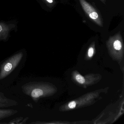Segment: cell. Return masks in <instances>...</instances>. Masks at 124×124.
<instances>
[{"label": "cell", "mask_w": 124, "mask_h": 124, "mask_svg": "<svg viewBox=\"0 0 124 124\" xmlns=\"http://www.w3.org/2000/svg\"><path fill=\"white\" fill-rule=\"evenodd\" d=\"M100 1H101V2L103 3L104 4H106V0H99Z\"/></svg>", "instance_id": "10"}, {"label": "cell", "mask_w": 124, "mask_h": 124, "mask_svg": "<svg viewBox=\"0 0 124 124\" xmlns=\"http://www.w3.org/2000/svg\"><path fill=\"white\" fill-rule=\"evenodd\" d=\"M94 53V48L93 46L90 47L88 50V55L90 57H92Z\"/></svg>", "instance_id": "8"}, {"label": "cell", "mask_w": 124, "mask_h": 124, "mask_svg": "<svg viewBox=\"0 0 124 124\" xmlns=\"http://www.w3.org/2000/svg\"><path fill=\"white\" fill-rule=\"evenodd\" d=\"M76 103L75 101H72L69 103L68 106L70 108L73 109L76 107Z\"/></svg>", "instance_id": "9"}, {"label": "cell", "mask_w": 124, "mask_h": 124, "mask_svg": "<svg viewBox=\"0 0 124 124\" xmlns=\"http://www.w3.org/2000/svg\"><path fill=\"white\" fill-rule=\"evenodd\" d=\"M23 93L30 96L34 101L40 98L47 95L50 92L48 87L41 83L31 82L22 87Z\"/></svg>", "instance_id": "1"}, {"label": "cell", "mask_w": 124, "mask_h": 124, "mask_svg": "<svg viewBox=\"0 0 124 124\" xmlns=\"http://www.w3.org/2000/svg\"><path fill=\"white\" fill-rule=\"evenodd\" d=\"M15 27L13 24H8L3 22L0 23V40H6L11 31Z\"/></svg>", "instance_id": "4"}, {"label": "cell", "mask_w": 124, "mask_h": 124, "mask_svg": "<svg viewBox=\"0 0 124 124\" xmlns=\"http://www.w3.org/2000/svg\"><path fill=\"white\" fill-rule=\"evenodd\" d=\"M17 113V111L10 109H0V120L10 116Z\"/></svg>", "instance_id": "5"}, {"label": "cell", "mask_w": 124, "mask_h": 124, "mask_svg": "<svg viewBox=\"0 0 124 124\" xmlns=\"http://www.w3.org/2000/svg\"><path fill=\"white\" fill-rule=\"evenodd\" d=\"M22 52H20L10 57L1 66L0 71V80L4 79L17 67L22 59Z\"/></svg>", "instance_id": "2"}, {"label": "cell", "mask_w": 124, "mask_h": 124, "mask_svg": "<svg viewBox=\"0 0 124 124\" xmlns=\"http://www.w3.org/2000/svg\"><path fill=\"white\" fill-rule=\"evenodd\" d=\"M43 1L50 8L53 7L56 3L55 0H43Z\"/></svg>", "instance_id": "6"}, {"label": "cell", "mask_w": 124, "mask_h": 124, "mask_svg": "<svg viewBox=\"0 0 124 124\" xmlns=\"http://www.w3.org/2000/svg\"><path fill=\"white\" fill-rule=\"evenodd\" d=\"M79 1L83 10L91 21L99 26L103 27V19L98 10L86 0H79Z\"/></svg>", "instance_id": "3"}, {"label": "cell", "mask_w": 124, "mask_h": 124, "mask_svg": "<svg viewBox=\"0 0 124 124\" xmlns=\"http://www.w3.org/2000/svg\"><path fill=\"white\" fill-rule=\"evenodd\" d=\"M75 79L78 83L81 84H83L85 81L84 78L79 74H77L76 75Z\"/></svg>", "instance_id": "7"}]
</instances>
